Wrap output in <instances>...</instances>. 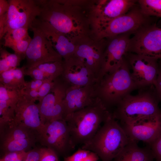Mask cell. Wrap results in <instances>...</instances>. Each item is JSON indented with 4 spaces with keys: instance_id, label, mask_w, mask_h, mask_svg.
Segmentation results:
<instances>
[{
    "instance_id": "2",
    "label": "cell",
    "mask_w": 161,
    "mask_h": 161,
    "mask_svg": "<svg viewBox=\"0 0 161 161\" xmlns=\"http://www.w3.org/2000/svg\"><path fill=\"white\" fill-rule=\"evenodd\" d=\"M95 97L109 111L126 96L137 89L125 57L121 63L112 71L105 74L94 85Z\"/></svg>"
},
{
    "instance_id": "14",
    "label": "cell",
    "mask_w": 161,
    "mask_h": 161,
    "mask_svg": "<svg viewBox=\"0 0 161 161\" xmlns=\"http://www.w3.org/2000/svg\"><path fill=\"white\" fill-rule=\"evenodd\" d=\"M120 125L130 140L149 145L161 135V113Z\"/></svg>"
},
{
    "instance_id": "21",
    "label": "cell",
    "mask_w": 161,
    "mask_h": 161,
    "mask_svg": "<svg viewBox=\"0 0 161 161\" xmlns=\"http://www.w3.org/2000/svg\"><path fill=\"white\" fill-rule=\"evenodd\" d=\"M137 143L130 140L112 161H154L150 145L141 147Z\"/></svg>"
},
{
    "instance_id": "18",
    "label": "cell",
    "mask_w": 161,
    "mask_h": 161,
    "mask_svg": "<svg viewBox=\"0 0 161 161\" xmlns=\"http://www.w3.org/2000/svg\"><path fill=\"white\" fill-rule=\"evenodd\" d=\"M94 85L69 87L63 101V118L93 104L95 101Z\"/></svg>"
},
{
    "instance_id": "31",
    "label": "cell",
    "mask_w": 161,
    "mask_h": 161,
    "mask_svg": "<svg viewBox=\"0 0 161 161\" xmlns=\"http://www.w3.org/2000/svg\"><path fill=\"white\" fill-rule=\"evenodd\" d=\"M28 29L21 27L8 31L3 37L4 42L19 41L29 37Z\"/></svg>"
},
{
    "instance_id": "27",
    "label": "cell",
    "mask_w": 161,
    "mask_h": 161,
    "mask_svg": "<svg viewBox=\"0 0 161 161\" xmlns=\"http://www.w3.org/2000/svg\"><path fill=\"white\" fill-rule=\"evenodd\" d=\"M36 67L49 75L55 80L60 77L62 73L64 61L46 63L40 64Z\"/></svg>"
},
{
    "instance_id": "32",
    "label": "cell",
    "mask_w": 161,
    "mask_h": 161,
    "mask_svg": "<svg viewBox=\"0 0 161 161\" xmlns=\"http://www.w3.org/2000/svg\"><path fill=\"white\" fill-rule=\"evenodd\" d=\"M25 75L30 76L34 80H54L49 75L36 67L30 69L26 68Z\"/></svg>"
},
{
    "instance_id": "24",
    "label": "cell",
    "mask_w": 161,
    "mask_h": 161,
    "mask_svg": "<svg viewBox=\"0 0 161 161\" xmlns=\"http://www.w3.org/2000/svg\"><path fill=\"white\" fill-rule=\"evenodd\" d=\"M37 142L36 139L4 140L1 141L0 149L3 154L13 152H27L33 148Z\"/></svg>"
},
{
    "instance_id": "38",
    "label": "cell",
    "mask_w": 161,
    "mask_h": 161,
    "mask_svg": "<svg viewBox=\"0 0 161 161\" xmlns=\"http://www.w3.org/2000/svg\"><path fill=\"white\" fill-rule=\"evenodd\" d=\"M46 80H34L26 82L23 89L25 90H32L38 89Z\"/></svg>"
},
{
    "instance_id": "19",
    "label": "cell",
    "mask_w": 161,
    "mask_h": 161,
    "mask_svg": "<svg viewBox=\"0 0 161 161\" xmlns=\"http://www.w3.org/2000/svg\"><path fill=\"white\" fill-rule=\"evenodd\" d=\"M35 102L23 95L17 103L14 119L7 126L23 124L40 133L44 125L41 122L38 105Z\"/></svg>"
},
{
    "instance_id": "11",
    "label": "cell",
    "mask_w": 161,
    "mask_h": 161,
    "mask_svg": "<svg viewBox=\"0 0 161 161\" xmlns=\"http://www.w3.org/2000/svg\"><path fill=\"white\" fill-rule=\"evenodd\" d=\"M108 39L97 40L91 36L81 38L74 42V55L81 60L98 79L102 69L103 55Z\"/></svg>"
},
{
    "instance_id": "40",
    "label": "cell",
    "mask_w": 161,
    "mask_h": 161,
    "mask_svg": "<svg viewBox=\"0 0 161 161\" xmlns=\"http://www.w3.org/2000/svg\"><path fill=\"white\" fill-rule=\"evenodd\" d=\"M9 7V4L8 1L0 0V16L7 13Z\"/></svg>"
},
{
    "instance_id": "28",
    "label": "cell",
    "mask_w": 161,
    "mask_h": 161,
    "mask_svg": "<svg viewBox=\"0 0 161 161\" xmlns=\"http://www.w3.org/2000/svg\"><path fill=\"white\" fill-rule=\"evenodd\" d=\"M99 158L96 153L81 148L73 154L64 157L63 161H98Z\"/></svg>"
},
{
    "instance_id": "8",
    "label": "cell",
    "mask_w": 161,
    "mask_h": 161,
    "mask_svg": "<svg viewBox=\"0 0 161 161\" xmlns=\"http://www.w3.org/2000/svg\"><path fill=\"white\" fill-rule=\"evenodd\" d=\"M30 28L33 36L26 52V63L24 66L26 69L46 63L63 60L39 28L32 24Z\"/></svg>"
},
{
    "instance_id": "36",
    "label": "cell",
    "mask_w": 161,
    "mask_h": 161,
    "mask_svg": "<svg viewBox=\"0 0 161 161\" xmlns=\"http://www.w3.org/2000/svg\"><path fill=\"white\" fill-rule=\"evenodd\" d=\"M154 161H161V135L150 144Z\"/></svg>"
},
{
    "instance_id": "20",
    "label": "cell",
    "mask_w": 161,
    "mask_h": 161,
    "mask_svg": "<svg viewBox=\"0 0 161 161\" xmlns=\"http://www.w3.org/2000/svg\"><path fill=\"white\" fill-rule=\"evenodd\" d=\"M32 24L38 27L44 33L64 60L69 59L74 55L75 44L65 35L57 30L48 23L38 18H37Z\"/></svg>"
},
{
    "instance_id": "16",
    "label": "cell",
    "mask_w": 161,
    "mask_h": 161,
    "mask_svg": "<svg viewBox=\"0 0 161 161\" xmlns=\"http://www.w3.org/2000/svg\"><path fill=\"white\" fill-rule=\"evenodd\" d=\"M63 61V70L60 77L69 87L94 85L96 81L95 76L79 58L73 55Z\"/></svg>"
},
{
    "instance_id": "22",
    "label": "cell",
    "mask_w": 161,
    "mask_h": 161,
    "mask_svg": "<svg viewBox=\"0 0 161 161\" xmlns=\"http://www.w3.org/2000/svg\"><path fill=\"white\" fill-rule=\"evenodd\" d=\"M0 133L1 141L27 138L38 140V135L37 131L21 124L7 126L0 130Z\"/></svg>"
},
{
    "instance_id": "3",
    "label": "cell",
    "mask_w": 161,
    "mask_h": 161,
    "mask_svg": "<svg viewBox=\"0 0 161 161\" xmlns=\"http://www.w3.org/2000/svg\"><path fill=\"white\" fill-rule=\"evenodd\" d=\"M136 95L124 97L112 112L120 124L130 123L161 113L158 104L161 100L154 85L139 89Z\"/></svg>"
},
{
    "instance_id": "10",
    "label": "cell",
    "mask_w": 161,
    "mask_h": 161,
    "mask_svg": "<svg viewBox=\"0 0 161 161\" xmlns=\"http://www.w3.org/2000/svg\"><path fill=\"white\" fill-rule=\"evenodd\" d=\"M130 38L128 52L156 58L161 61V28L145 25Z\"/></svg>"
},
{
    "instance_id": "26",
    "label": "cell",
    "mask_w": 161,
    "mask_h": 161,
    "mask_svg": "<svg viewBox=\"0 0 161 161\" xmlns=\"http://www.w3.org/2000/svg\"><path fill=\"white\" fill-rule=\"evenodd\" d=\"M138 2L145 15L161 17V0H139Z\"/></svg>"
},
{
    "instance_id": "12",
    "label": "cell",
    "mask_w": 161,
    "mask_h": 161,
    "mask_svg": "<svg viewBox=\"0 0 161 161\" xmlns=\"http://www.w3.org/2000/svg\"><path fill=\"white\" fill-rule=\"evenodd\" d=\"M125 57L132 70L131 76L137 89L154 85L159 72V60L131 53H127Z\"/></svg>"
},
{
    "instance_id": "5",
    "label": "cell",
    "mask_w": 161,
    "mask_h": 161,
    "mask_svg": "<svg viewBox=\"0 0 161 161\" xmlns=\"http://www.w3.org/2000/svg\"><path fill=\"white\" fill-rule=\"evenodd\" d=\"M130 140L111 112L94 137L81 148L96 153L102 161H112Z\"/></svg>"
},
{
    "instance_id": "37",
    "label": "cell",
    "mask_w": 161,
    "mask_h": 161,
    "mask_svg": "<svg viewBox=\"0 0 161 161\" xmlns=\"http://www.w3.org/2000/svg\"><path fill=\"white\" fill-rule=\"evenodd\" d=\"M40 155V148H34L27 152L24 161H38Z\"/></svg>"
},
{
    "instance_id": "30",
    "label": "cell",
    "mask_w": 161,
    "mask_h": 161,
    "mask_svg": "<svg viewBox=\"0 0 161 161\" xmlns=\"http://www.w3.org/2000/svg\"><path fill=\"white\" fill-rule=\"evenodd\" d=\"M32 38L30 37L24 39L17 41L4 42V47L10 48L14 53L25 56L26 51Z\"/></svg>"
},
{
    "instance_id": "13",
    "label": "cell",
    "mask_w": 161,
    "mask_h": 161,
    "mask_svg": "<svg viewBox=\"0 0 161 161\" xmlns=\"http://www.w3.org/2000/svg\"><path fill=\"white\" fill-rule=\"evenodd\" d=\"M51 92L37 104L42 123L64 119L63 101L69 87L60 77L54 80Z\"/></svg>"
},
{
    "instance_id": "4",
    "label": "cell",
    "mask_w": 161,
    "mask_h": 161,
    "mask_svg": "<svg viewBox=\"0 0 161 161\" xmlns=\"http://www.w3.org/2000/svg\"><path fill=\"white\" fill-rule=\"evenodd\" d=\"M111 112L96 98L92 104L74 112L66 118L73 145L90 140Z\"/></svg>"
},
{
    "instance_id": "6",
    "label": "cell",
    "mask_w": 161,
    "mask_h": 161,
    "mask_svg": "<svg viewBox=\"0 0 161 161\" xmlns=\"http://www.w3.org/2000/svg\"><path fill=\"white\" fill-rule=\"evenodd\" d=\"M147 17L142 13L140 8L133 9L109 21L92 24V37L99 40L123 34L134 33L146 25Z\"/></svg>"
},
{
    "instance_id": "39",
    "label": "cell",
    "mask_w": 161,
    "mask_h": 161,
    "mask_svg": "<svg viewBox=\"0 0 161 161\" xmlns=\"http://www.w3.org/2000/svg\"><path fill=\"white\" fill-rule=\"evenodd\" d=\"M154 86L156 91L161 100V64L160 65L158 76Z\"/></svg>"
},
{
    "instance_id": "7",
    "label": "cell",
    "mask_w": 161,
    "mask_h": 161,
    "mask_svg": "<svg viewBox=\"0 0 161 161\" xmlns=\"http://www.w3.org/2000/svg\"><path fill=\"white\" fill-rule=\"evenodd\" d=\"M38 142L42 145L54 151L64 158L69 156L75 149L67 124L64 119L54 120L44 125L38 134Z\"/></svg>"
},
{
    "instance_id": "25",
    "label": "cell",
    "mask_w": 161,
    "mask_h": 161,
    "mask_svg": "<svg viewBox=\"0 0 161 161\" xmlns=\"http://www.w3.org/2000/svg\"><path fill=\"white\" fill-rule=\"evenodd\" d=\"M0 74L17 68L25 56L15 53H11L3 48L0 49Z\"/></svg>"
},
{
    "instance_id": "15",
    "label": "cell",
    "mask_w": 161,
    "mask_h": 161,
    "mask_svg": "<svg viewBox=\"0 0 161 161\" xmlns=\"http://www.w3.org/2000/svg\"><path fill=\"white\" fill-rule=\"evenodd\" d=\"M136 1L133 0H94L91 11L92 24L106 22L129 11Z\"/></svg>"
},
{
    "instance_id": "9",
    "label": "cell",
    "mask_w": 161,
    "mask_h": 161,
    "mask_svg": "<svg viewBox=\"0 0 161 161\" xmlns=\"http://www.w3.org/2000/svg\"><path fill=\"white\" fill-rule=\"evenodd\" d=\"M9 7L6 20L0 39L9 30L21 27L30 28L40 13L38 0H8Z\"/></svg>"
},
{
    "instance_id": "34",
    "label": "cell",
    "mask_w": 161,
    "mask_h": 161,
    "mask_svg": "<svg viewBox=\"0 0 161 161\" xmlns=\"http://www.w3.org/2000/svg\"><path fill=\"white\" fill-rule=\"evenodd\" d=\"M27 152L20 151L10 152L4 154L0 161H24Z\"/></svg>"
},
{
    "instance_id": "29",
    "label": "cell",
    "mask_w": 161,
    "mask_h": 161,
    "mask_svg": "<svg viewBox=\"0 0 161 161\" xmlns=\"http://www.w3.org/2000/svg\"><path fill=\"white\" fill-rule=\"evenodd\" d=\"M22 90L9 88L0 84V100L16 104L23 95Z\"/></svg>"
},
{
    "instance_id": "33",
    "label": "cell",
    "mask_w": 161,
    "mask_h": 161,
    "mask_svg": "<svg viewBox=\"0 0 161 161\" xmlns=\"http://www.w3.org/2000/svg\"><path fill=\"white\" fill-rule=\"evenodd\" d=\"M40 149V155L38 161H59L58 155L52 150L46 147Z\"/></svg>"
},
{
    "instance_id": "35",
    "label": "cell",
    "mask_w": 161,
    "mask_h": 161,
    "mask_svg": "<svg viewBox=\"0 0 161 161\" xmlns=\"http://www.w3.org/2000/svg\"><path fill=\"white\" fill-rule=\"evenodd\" d=\"M55 84L54 81L48 80H46L38 89V101L42 100L51 91Z\"/></svg>"
},
{
    "instance_id": "17",
    "label": "cell",
    "mask_w": 161,
    "mask_h": 161,
    "mask_svg": "<svg viewBox=\"0 0 161 161\" xmlns=\"http://www.w3.org/2000/svg\"><path fill=\"white\" fill-rule=\"evenodd\" d=\"M131 33H126L108 39L103 55V64L99 80L106 73L112 71L122 62L128 52Z\"/></svg>"
},
{
    "instance_id": "23",
    "label": "cell",
    "mask_w": 161,
    "mask_h": 161,
    "mask_svg": "<svg viewBox=\"0 0 161 161\" xmlns=\"http://www.w3.org/2000/svg\"><path fill=\"white\" fill-rule=\"evenodd\" d=\"M26 67L12 69L0 74V84L11 89L22 90L26 81L24 79Z\"/></svg>"
},
{
    "instance_id": "1",
    "label": "cell",
    "mask_w": 161,
    "mask_h": 161,
    "mask_svg": "<svg viewBox=\"0 0 161 161\" xmlns=\"http://www.w3.org/2000/svg\"><path fill=\"white\" fill-rule=\"evenodd\" d=\"M41 20L73 42L92 34V0H39Z\"/></svg>"
}]
</instances>
